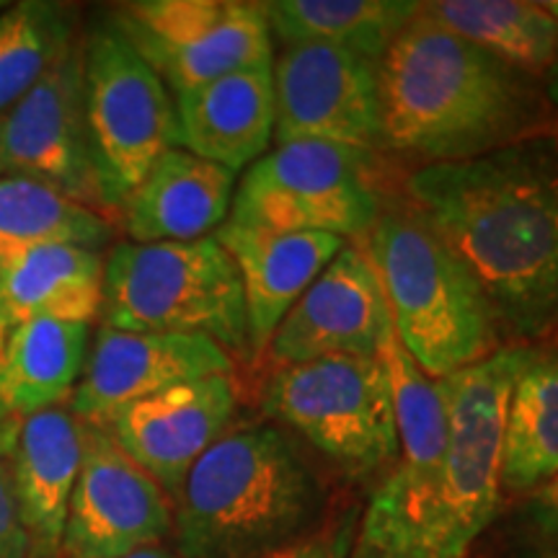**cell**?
Returning a JSON list of instances; mask_svg holds the SVG:
<instances>
[{
	"label": "cell",
	"mask_w": 558,
	"mask_h": 558,
	"mask_svg": "<svg viewBox=\"0 0 558 558\" xmlns=\"http://www.w3.org/2000/svg\"><path fill=\"white\" fill-rule=\"evenodd\" d=\"M418 218L478 279L499 329L558 331V135L541 132L409 179Z\"/></svg>",
	"instance_id": "obj_1"
},
{
	"label": "cell",
	"mask_w": 558,
	"mask_h": 558,
	"mask_svg": "<svg viewBox=\"0 0 558 558\" xmlns=\"http://www.w3.org/2000/svg\"><path fill=\"white\" fill-rule=\"evenodd\" d=\"M383 145L456 163L548 128V99L527 73L418 13L378 62Z\"/></svg>",
	"instance_id": "obj_2"
},
{
	"label": "cell",
	"mask_w": 558,
	"mask_h": 558,
	"mask_svg": "<svg viewBox=\"0 0 558 558\" xmlns=\"http://www.w3.org/2000/svg\"><path fill=\"white\" fill-rule=\"evenodd\" d=\"M318 486L275 427L228 432L192 465L177 497L179 558H262L316 512Z\"/></svg>",
	"instance_id": "obj_3"
},
{
	"label": "cell",
	"mask_w": 558,
	"mask_h": 558,
	"mask_svg": "<svg viewBox=\"0 0 558 558\" xmlns=\"http://www.w3.org/2000/svg\"><path fill=\"white\" fill-rule=\"evenodd\" d=\"M367 259L396 337L427 378L442 380L497 352L499 320L478 279L422 218L375 222Z\"/></svg>",
	"instance_id": "obj_4"
},
{
	"label": "cell",
	"mask_w": 558,
	"mask_h": 558,
	"mask_svg": "<svg viewBox=\"0 0 558 558\" xmlns=\"http://www.w3.org/2000/svg\"><path fill=\"white\" fill-rule=\"evenodd\" d=\"M530 354L533 347H499L437 380L448 409V448L407 558H465L497 518L507 407Z\"/></svg>",
	"instance_id": "obj_5"
},
{
	"label": "cell",
	"mask_w": 558,
	"mask_h": 558,
	"mask_svg": "<svg viewBox=\"0 0 558 558\" xmlns=\"http://www.w3.org/2000/svg\"><path fill=\"white\" fill-rule=\"evenodd\" d=\"M104 326L132 333H202L246 352L239 267L215 235L197 241L117 243L104 259Z\"/></svg>",
	"instance_id": "obj_6"
},
{
	"label": "cell",
	"mask_w": 558,
	"mask_h": 558,
	"mask_svg": "<svg viewBox=\"0 0 558 558\" xmlns=\"http://www.w3.org/2000/svg\"><path fill=\"white\" fill-rule=\"evenodd\" d=\"M83 94L104 205L120 209L153 163L181 148L177 101L111 21L83 39Z\"/></svg>",
	"instance_id": "obj_7"
},
{
	"label": "cell",
	"mask_w": 558,
	"mask_h": 558,
	"mask_svg": "<svg viewBox=\"0 0 558 558\" xmlns=\"http://www.w3.org/2000/svg\"><path fill=\"white\" fill-rule=\"evenodd\" d=\"M262 407L352 476L399 458L393 390L380 357L284 365L264 386Z\"/></svg>",
	"instance_id": "obj_8"
},
{
	"label": "cell",
	"mask_w": 558,
	"mask_h": 558,
	"mask_svg": "<svg viewBox=\"0 0 558 558\" xmlns=\"http://www.w3.org/2000/svg\"><path fill=\"white\" fill-rule=\"evenodd\" d=\"M362 158L329 143L277 145L243 173L228 222L269 233H367L378 222V199Z\"/></svg>",
	"instance_id": "obj_9"
},
{
	"label": "cell",
	"mask_w": 558,
	"mask_h": 558,
	"mask_svg": "<svg viewBox=\"0 0 558 558\" xmlns=\"http://www.w3.org/2000/svg\"><path fill=\"white\" fill-rule=\"evenodd\" d=\"M111 24L177 96L235 70L275 62L264 3L137 0L120 5Z\"/></svg>",
	"instance_id": "obj_10"
},
{
	"label": "cell",
	"mask_w": 558,
	"mask_h": 558,
	"mask_svg": "<svg viewBox=\"0 0 558 558\" xmlns=\"http://www.w3.org/2000/svg\"><path fill=\"white\" fill-rule=\"evenodd\" d=\"M275 75V143H329L362 153L383 145L378 62L324 45L284 47Z\"/></svg>",
	"instance_id": "obj_11"
},
{
	"label": "cell",
	"mask_w": 558,
	"mask_h": 558,
	"mask_svg": "<svg viewBox=\"0 0 558 558\" xmlns=\"http://www.w3.org/2000/svg\"><path fill=\"white\" fill-rule=\"evenodd\" d=\"M173 530L169 494L107 435L86 424L60 558H122L160 546Z\"/></svg>",
	"instance_id": "obj_12"
},
{
	"label": "cell",
	"mask_w": 558,
	"mask_h": 558,
	"mask_svg": "<svg viewBox=\"0 0 558 558\" xmlns=\"http://www.w3.org/2000/svg\"><path fill=\"white\" fill-rule=\"evenodd\" d=\"M0 177L37 179L107 209L90 150L83 94V39L0 117Z\"/></svg>",
	"instance_id": "obj_13"
},
{
	"label": "cell",
	"mask_w": 558,
	"mask_h": 558,
	"mask_svg": "<svg viewBox=\"0 0 558 558\" xmlns=\"http://www.w3.org/2000/svg\"><path fill=\"white\" fill-rule=\"evenodd\" d=\"M233 354L202 333H132L101 326L68 407L104 427L117 411L181 383L233 375Z\"/></svg>",
	"instance_id": "obj_14"
},
{
	"label": "cell",
	"mask_w": 558,
	"mask_h": 558,
	"mask_svg": "<svg viewBox=\"0 0 558 558\" xmlns=\"http://www.w3.org/2000/svg\"><path fill=\"white\" fill-rule=\"evenodd\" d=\"M235 407L233 375H213L130 403L101 429L177 499L192 465L228 435Z\"/></svg>",
	"instance_id": "obj_15"
},
{
	"label": "cell",
	"mask_w": 558,
	"mask_h": 558,
	"mask_svg": "<svg viewBox=\"0 0 558 558\" xmlns=\"http://www.w3.org/2000/svg\"><path fill=\"white\" fill-rule=\"evenodd\" d=\"M378 271L365 254L344 246L292 305L269 341L282 365H305L324 357H378L390 326Z\"/></svg>",
	"instance_id": "obj_16"
},
{
	"label": "cell",
	"mask_w": 558,
	"mask_h": 558,
	"mask_svg": "<svg viewBox=\"0 0 558 558\" xmlns=\"http://www.w3.org/2000/svg\"><path fill=\"white\" fill-rule=\"evenodd\" d=\"M215 239L239 267L251 352H264L292 305L344 248L331 233H269L222 222Z\"/></svg>",
	"instance_id": "obj_17"
},
{
	"label": "cell",
	"mask_w": 558,
	"mask_h": 558,
	"mask_svg": "<svg viewBox=\"0 0 558 558\" xmlns=\"http://www.w3.org/2000/svg\"><path fill=\"white\" fill-rule=\"evenodd\" d=\"M271 65L235 70L177 96L181 148L233 173L256 163L275 140Z\"/></svg>",
	"instance_id": "obj_18"
},
{
	"label": "cell",
	"mask_w": 558,
	"mask_h": 558,
	"mask_svg": "<svg viewBox=\"0 0 558 558\" xmlns=\"http://www.w3.org/2000/svg\"><path fill=\"white\" fill-rule=\"evenodd\" d=\"M83 437L86 424L68 403L21 418L9 465L37 558H60L70 497L81 473Z\"/></svg>",
	"instance_id": "obj_19"
},
{
	"label": "cell",
	"mask_w": 558,
	"mask_h": 558,
	"mask_svg": "<svg viewBox=\"0 0 558 558\" xmlns=\"http://www.w3.org/2000/svg\"><path fill=\"white\" fill-rule=\"evenodd\" d=\"M235 173L184 148L163 153L120 213L135 243L207 239L230 218Z\"/></svg>",
	"instance_id": "obj_20"
},
{
	"label": "cell",
	"mask_w": 558,
	"mask_h": 558,
	"mask_svg": "<svg viewBox=\"0 0 558 558\" xmlns=\"http://www.w3.org/2000/svg\"><path fill=\"white\" fill-rule=\"evenodd\" d=\"M101 308V251L52 243L0 262V349L29 320L94 324Z\"/></svg>",
	"instance_id": "obj_21"
},
{
	"label": "cell",
	"mask_w": 558,
	"mask_h": 558,
	"mask_svg": "<svg viewBox=\"0 0 558 558\" xmlns=\"http://www.w3.org/2000/svg\"><path fill=\"white\" fill-rule=\"evenodd\" d=\"M90 352V324L37 318L0 349V401L16 418L65 407Z\"/></svg>",
	"instance_id": "obj_22"
},
{
	"label": "cell",
	"mask_w": 558,
	"mask_h": 558,
	"mask_svg": "<svg viewBox=\"0 0 558 558\" xmlns=\"http://www.w3.org/2000/svg\"><path fill=\"white\" fill-rule=\"evenodd\" d=\"M271 34L295 45H324L380 62L422 13L416 0H275L264 3Z\"/></svg>",
	"instance_id": "obj_23"
},
{
	"label": "cell",
	"mask_w": 558,
	"mask_h": 558,
	"mask_svg": "<svg viewBox=\"0 0 558 558\" xmlns=\"http://www.w3.org/2000/svg\"><path fill=\"white\" fill-rule=\"evenodd\" d=\"M558 476V349L533 347L509 396L501 488L538 492Z\"/></svg>",
	"instance_id": "obj_24"
},
{
	"label": "cell",
	"mask_w": 558,
	"mask_h": 558,
	"mask_svg": "<svg viewBox=\"0 0 558 558\" xmlns=\"http://www.w3.org/2000/svg\"><path fill=\"white\" fill-rule=\"evenodd\" d=\"M424 13L478 50L535 75L558 58V19L543 3L520 0H437Z\"/></svg>",
	"instance_id": "obj_25"
},
{
	"label": "cell",
	"mask_w": 558,
	"mask_h": 558,
	"mask_svg": "<svg viewBox=\"0 0 558 558\" xmlns=\"http://www.w3.org/2000/svg\"><path fill=\"white\" fill-rule=\"evenodd\" d=\"M109 239L111 226L99 209L45 181L0 177V262L52 243L101 251Z\"/></svg>",
	"instance_id": "obj_26"
},
{
	"label": "cell",
	"mask_w": 558,
	"mask_h": 558,
	"mask_svg": "<svg viewBox=\"0 0 558 558\" xmlns=\"http://www.w3.org/2000/svg\"><path fill=\"white\" fill-rule=\"evenodd\" d=\"M75 45V11L70 5L24 0L0 13V117Z\"/></svg>",
	"instance_id": "obj_27"
},
{
	"label": "cell",
	"mask_w": 558,
	"mask_h": 558,
	"mask_svg": "<svg viewBox=\"0 0 558 558\" xmlns=\"http://www.w3.org/2000/svg\"><path fill=\"white\" fill-rule=\"evenodd\" d=\"M0 558H37L29 530L21 520L9 458H0Z\"/></svg>",
	"instance_id": "obj_28"
},
{
	"label": "cell",
	"mask_w": 558,
	"mask_h": 558,
	"mask_svg": "<svg viewBox=\"0 0 558 558\" xmlns=\"http://www.w3.org/2000/svg\"><path fill=\"white\" fill-rule=\"evenodd\" d=\"M527 520L533 538L558 543V476L533 494L527 505Z\"/></svg>",
	"instance_id": "obj_29"
},
{
	"label": "cell",
	"mask_w": 558,
	"mask_h": 558,
	"mask_svg": "<svg viewBox=\"0 0 558 558\" xmlns=\"http://www.w3.org/2000/svg\"><path fill=\"white\" fill-rule=\"evenodd\" d=\"M262 558H352V550H349V533L341 530V533L288 543V546L271 550Z\"/></svg>",
	"instance_id": "obj_30"
},
{
	"label": "cell",
	"mask_w": 558,
	"mask_h": 558,
	"mask_svg": "<svg viewBox=\"0 0 558 558\" xmlns=\"http://www.w3.org/2000/svg\"><path fill=\"white\" fill-rule=\"evenodd\" d=\"M19 427H21V418H16L5 409V403L0 401V458H9L13 450V442L19 437Z\"/></svg>",
	"instance_id": "obj_31"
},
{
	"label": "cell",
	"mask_w": 558,
	"mask_h": 558,
	"mask_svg": "<svg viewBox=\"0 0 558 558\" xmlns=\"http://www.w3.org/2000/svg\"><path fill=\"white\" fill-rule=\"evenodd\" d=\"M514 558H558V543L533 538Z\"/></svg>",
	"instance_id": "obj_32"
},
{
	"label": "cell",
	"mask_w": 558,
	"mask_h": 558,
	"mask_svg": "<svg viewBox=\"0 0 558 558\" xmlns=\"http://www.w3.org/2000/svg\"><path fill=\"white\" fill-rule=\"evenodd\" d=\"M546 99H548V107L556 111L558 114V58L554 65L548 70V81H546Z\"/></svg>",
	"instance_id": "obj_33"
},
{
	"label": "cell",
	"mask_w": 558,
	"mask_h": 558,
	"mask_svg": "<svg viewBox=\"0 0 558 558\" xmlns=\"http://www.w3.org/2000/svg\"><path fill=\"white\" fill-rule=\"evenodd\" d=\"M122 558H179V556H177V554H171V550L160 548V546H153V548L135 550V554H130V556H122Z\"/></svg>",
	"instance_id": "obj_34"
}]
</instances>
